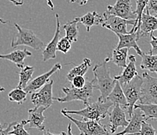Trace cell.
Instances as JSON below:
<instances>
[{
    "label": "cell",
    "mask_w": 157,
    "mask_h": 135,
    "mask_svg": "<svg viewBox=\"0 0 157 135\" xmlns=\"http://www.w3.org/2000/svg\"><path fill=\"white\" fill-rule=\"evenodd\" d=\"M78 20L75 17L72 21L66 23L63 26V29L65 32V37L69 39L72 43L76 42L78 38Z\"/></svg>",
    "instance_id": "d4e9b609"
},
{
    "label": "cell",
    "mask_w": 157,
    "mask_h": 135,
    "mask_svg": "<svg viewBox=\"0 0 157 135\" xmlns=\"http://www.w3.org/2000/svg\"><path fill=\"white\" fill-rule=\"evenodd\" d=\"M136 63V56H134L132 54H131L128 56V63L127 64V67L124 68V70L120 75L114 76V78L117 80L121 85H124L129 83L134 77H136L138 75Z\"/></svg>",
    "instance_id": "ac0fdd59"
},
{
    "label": "cell",
    "mask_w": 157,
    "mask_h": 135,
    "mask_svg": "<svg viewBox=\"0 0 157 135\" xmlns=\"http://www.w3.org/2000/svg\"><path fill=\"white\" fill-rule=\"evenodd\" d=\"M155 31H157V17L151 15L149 11L145 9L138 30L139 37L142 38L148 35H151Z\"/></svg>",
    "instance_id": "5bb4252c"
},
{
    "label": "cell",
    "mask_w": 157,
    "mask_h": 135,
    "mask_svg": "<svg viewBox=\"0 0 157 135\" xmlns=\"http://www.w3.org/2000/svg\"><path fill=\"white\" fill-rule=\"evenodd\" d=\"M115 35L119 39V42L116 48L120 49V48H127L130 49L132 48L136 51L138 55L140 56L142 55V50L137 44V42L140 39L138 31L132 32V33L124 34H124H115Z\"/></svg>",
    "instance_id": "9a60e30c"
},
{
    "label": "cell",
    "mask_w": 157,
    "mask_h": 135,
    "mask_svg": "<svg viewBox=\"0 0 157 135\" xmlns=\"http://www.w3.org/2000/svg\"><path fill=\"white\" fill-rule=\"evenodd\" d=\"M108 115L110 130L112 133H115L118 127H126L128 125L129 121L126 119L125 112L118 104L113 105L111 112H109Z\"/></svg>",
    "instance_id": "7c38bea8"
},
{
    "label": "cell",
    "mask_w": 157,
    "mask_h": 135,
    "mask_svg": "<svg viewBox=\"0 0 157 135\" xmlns=\"http://www.w3.org/2000/svg\"><path fill=\"white\" fill-rule=\"evenodd\" d=\"M42 135H66V133L65 132H62L59 134H54V133H52L49 130H43V134Z\"/></svg>",
    "instance_id": "74e56055"
},
{
    "label": "cell",
    "mask_w": 157,
    "mask_h": 135,
    "mask_svg": "<svg viewBox=\"0 0 157 135\" xmlns=\"http://www.w3.org/2000/svg\"><path fill=\"white\" fill-rule=\"evenodd\" d=\"M8 23V21H6V20H3L2 18H0V23H2V24H6Z\"/></svg>",
    "instance_id": "7bdbcfd3"
},
{
    "label": "cell",
    "mask_w": 157,
    "mask_h": 135,
    "mask_svg": "<svg viewBox=\"0 0 157 135\" xmlns=\"http://www.w3.org/2000/svg\"><path fill=\"white\" fill-rule=\"evenodd\" d=\"M107 9L108 14L124 20H136L137 19V15L132 9L131 0H117L114 5L107 6Z\"/></svg>",
    "instance_id": "30bf717a"
},
{
    "label": "cell",
    "mask_w": 157,
    "mask_h": 135,
    "mask_svg": "<svg viewBox=\"0 0 157 135\" xmlns=\"http://www.w3.org/2000/svg\"><path fill=\"white\" fill-rule=\"evenodd\" d=\"M71 44H72V42L67 39L66 37H63L61 39H59V43L57 45V51L66 54L70 50L71 45H72Z\"/></svg>",
    "instance_id": "4dcf8cb0"
},
{
    "label": "cell",
    "mask_w": 157,
    "mask_h": 135,
    "mask_svg": "<svg viewBox=\"0 0 157 135\" xmlns=\"http://www.w3.org/2000/svg\"><path fill=\"white\" fill-rule=\"evenodd\" d=\"M27 93L24 89L17 88L9 93L8 98L10 102H17L19 105H22L27 100Z\"/></svg>",
    "instance_id": "f1b7e54d"
},
{
    "label": "cell",
    "mask_w": 157,
    "mask_h": 135,
    "mask_svg": "<svg viewBox=\"0 0 157 135\" xmlns=\"http://www.w3.org/2000/svg\"><path fill=\"white\" fill-rule=\"evenodd\" d=\"M104 21L101 24L103 27L108 29L110 31L114 32V34H128L129 32L127 30V26L128 24L133 25L135 24V20H128L122 19L117 16L112 15L108 14L107 11L103 14Z\"/></svg>",
    "instance_id": "ba28073f"
},
{
    "label": "cell",
    "mask_w": 157,
    "mask_h": 135,
    "mask_svg": "<svg viewBox=\"0 0 157 135\" xmlns=\"http://www.w3.org/2000/svg\"><path fill=\"white\" fill-rule=\"evenodd\" d=\"M17 30V35L11 42V47L16 48L20 45H25L32 48L34 50H43L45 45L39 39L38 37L30 29L21 27L18 23H14Z\"/></svg>",
    "instance_id": "277c9868"
},
{
    "label": "cell",
    "mask_w": 157,
    "mask_h": 135,
    "mask_svg": "<svg viewBox=\"0 0 157 135\" xmlns=\"http://www.w3.org/2000/svg\"><path fill=\"white\" fill-rule=\"evenodd\" d=\"M27 124L28 121L25 120H21L20 123L16 122V124L13 126L12 130L9 132V133L10 135H30L27 130L24 128V127Z\"/></svg>",
    "instance_id": "f546056e"
},
{
    "label": "cell",
    "mask_w": 157,
    "mask_h": 135,
    "mask_svg": "<svg viewBox=\"0 0 157 135\" xmlns=\"http://www.w3.org/2000/svg\"><path fill=\"white\" fill-rule=\"evenodd\" d=\"M141 57L142 63L140 64V68L157 74V55H151L149 53L146 54L142 52Z\"/></svg>",
    "instance_id": "cb8c5ba5"
},
{
    "label": "cell",
    "mask_w": 157,
    "mask_h": 135,
    "mask_svg": "<svg viewBox=\"0 0 157 135\" xmlns=\"http://www.w3.org/2000/svg\"><path fill=\"white\" fill-rule=\"evenodd\" d=\"M145 9L151 15L157 17V0H149Z\"/></svg>",
    "instance_id": "836d02e7"
},
{
    "label": "cell",
    "mask_w": 157,
    "mask_h": 135,
    "mask_svg": "<svg viewBox=\"0 0 157 135\" xmlns=\"http://www.w3.org/2000/svg\"><path fill=\"white\" fill-rule=\"evenodd\" d=\"M66 135H73L72 133V124H71L68 125V131H67Z\"/></svg>",
    "instance_id": "f35d334b"
},
{
    "label": "cell",
    "mask_w": 157,
    "mask_h": 135,
    "mask_svg": "<svg viewBox=\"0 0 157 135\" xmlns=\"http://www.w3.org/2000/svg\"><path fill=\"white\" fill-rule=\"evenodd\" d=\"M141 104H157V77H152L147 72L142 73Z\"/></svg>",
    "instance_id": "52a82bcc"
},
{
    "label": "cell",
    "mask_w": 157,
    "mask_h": 135,
    "mask_svg": "<svg viewBox=\"0 0 157 135\" xmlns=\"http://www.w3.org/2000/svg\"><path fill=\"white\" fill-rule=\"evenodd\" d=\"M91 65H92L91 60L88 58H85L82 60V63L79 65H75V67L69 70V73H67L66 78L71 82L72 79L76 76H84Z\"/></svg>",
    "instance_id": "603a6c76"
},
{
    "label": "cell",
    "mask_w": 157,
    "mask_h": 135,
    "mask_svg": "<svg viewBox=\"0 0 157 135\" xmlns=\"http://www.w3.org/2000/svg\"><path fill=\"white\" fill-rule=\"evenodd\" d=\"M16 124V122H13L11 124H5L4 126H0V135H10L9 132L12 130V127L14 124Z\"/></svg>",
    "instance_id": "d590c367"
},
{
    "label": "cell",
    "mask_w": 157,
    "mask_h": 135,
    "mask_svg": "<svg viewBox=\"0 0 157 135\" xmlns=\"http://www.w3.org/2000/svg\"><path fill=\"white\" fill-rule=\"evenodd\" d=\"M139 108L143 113L146 121L149 120H157V104H136L134 109Z\"/></svg>",
    "instance_id": "4316f807"
},
{
    "label": "cell",
    "mask_w": 157,
    "mask_h": 135,
    "mask_svg": "<svg viewBox=\"0 0 157 135\" xmlns=\"http://www.w3.org/2000/svg\"><path fill=\"white\" fill-rule=\"evenodd\" d=\"M61 69H62V65L59 63L55 64L54 67L49 71L46 72V73H43L41 75L35 77L34 79H32L29 82L28 84L27 85V87L24 89V91L27 94H32L33 92H37V91L41 88L44 85H45L50 80L49 79H50V77L53 75L54 73H55L57 71L60 70Z\"/></svg>",
    "instance_id": "8fae6325"
},
{
    "label": "cell",
    "mask_w": 157,
    "mask_h": 135,
    "mask_svg": "<svg viewBox=\"0 0 157 135\" xmlns=\"http://www.w3.org/2000/svg\"><path fill=\"white\" fill-rule=\"evenodd\" d=\"M1 125H2V124H1V123H0V126H1Z\"/></svg>",
    "instance_id": "f6af8a7d"
},
{
    "label": "cell",
    "mask_w": 157,
    "mask_h": 135,
    "mask_svg": "<svg viewBox=\"0 0 157 135\" xmlns=\"http://www.w3.org/2000/svg\"><path fill=\"white\" fill-rule=\"evenodd\" d=\"M86 81V79L83 76H76L71 81L72 87L75 88H82L85 86Z\"/></svg>",
    "instance_id": "d6a6232c"
},
{
    "label": "cell",
    "mask_w": 157,
    "mask_h": 135,
    "mask_svg": "<svg viewBox=\"0 0 157 135\" xmlns=\"http://www.w3.org/2000/svg\"><path fill=\"white\" fill-rule=\"evenodd\" d=\"M128 51L129 49L127 48H120V49L115 48L112 51L111 55H108L107 58L108 59L109 62L111 61L117 67L124 69L127 67V59Z\"/></svg>",
    "instance_id": "44dd1931"
},
{
    "label": "cell",
    "mask_w": 157,
    "mask_h": 135,
    "mask_svg": "<svg viewBox=\"0 0 157 135\" xmlns=\"http://www.w3.org/2000/svg\"><path fill=\"white\" fill-rule=\"evenodd\" d=\"M47 108L44 107H34L33 108L29 109L28 114V129H37L40 131L44 130V126L43 125L44 121L45 120L46 117L44 116V112Z\"/></svg>",
    "instance_id": "e0dca14e"
},
{
    "label": "cell",
    "mask_w": 157,
    "mask_h": 135,
    "mask_svg": "<svg viewBox=\"0 0 157 135\" xmlns=\"http://www.w3.org/2000/svg\"><path fill=\"white\" fill-rule=\"evenodd\" d=\"M143 79L139 75L134 77L129 83L121 85L125 95L128 102L127 111L129 117H132L134 112V106L141 98V89H142Z\"/></svg>",
    "instance_id": "8992f818"
},
{
    "label": "cell",
    "mask_w": 157,
    "mask_h": 135,
    "mask_svg": "<svg viewBox=\"0 0 157 135\" xmlns=\"http://www.w3.org/2000/svg\"><path fill=\"white\" fill-rule=\"evenodd\" d=\"M61 113L72 121L80 131V135H115L109 131L107 127L101 124L100 122L94 120H78L67 114L64 111H61Z\"/></svg>",
    "instance_id": "5b68a950"
},
{
    "label": "cell",
    "mask_w": 157,
    "mask_h": 135,
    "mask_svg": "<svg viewBox=\"0 0 157 135\" xmlns=\"http://www.w3.org/2000/svg\"><path fill=\"white\" fill-rule=\"evenodd\" d=\"M149 0H136V10H135V13L137 15V19L135 20V24L133 27L129 31V33H132L134 31H137L139 30V26L140 24L141 17H142V13L144 12L145 9L146 8Z\"/></svg>",
    "instance_id": "83f0119b"
},
{
    "label": "cell",
    "mask_w": 157,
    "mask_h": 135,
    "mask_svg": "<svg viewBox=\"0 0 157 135\" xmlns=\"http://www.w3.org/2000/svg\"><path fill=\"white\" fill-rule=\"evenodd\" d=\"M113 103L110 101L106 102H97L94 103H89L84 108L81 110H69L67 108L62 109L67 114H72L82 117L86 120H94L100 122L102 119H104L109 113V109L113 106Z\"/></svg>",
    "instance_id": "7a4b0ae2"
},
{
    "label": "cell",
    "mask_w": 157,
    "mask_h": 135,
    "mask_svg": "<svg viewBox=\"0 0 157 135\" xmlns=\"http://www.w3.org/2000/svg\"><path fill=\"white\" fill-rule=\"evenodd\" d=\"M76 18L78 23H81L85 26L87 32L90 31V29L92 27L102 24L104 21L103 15H100L96 11L90 12V13H87L82 17H76Z\"/></svg>",
    "instance_id": "ffe728a7"
},
{
    "label": "cell",
    "mask_w": 157,
    "mask_h": 135,
    "mask_svg": "<svg viewBox=\"0 0 157 135\" xmlns=\"http://www.w3.org/2000/svg\"><path fill=\"white\" fill-rule=\"evenodd\" d=\"M143 121H146L143 113L139 108L134 109L133 114L130 117L128 125L123 131L117 133L115 135H134L141 130L142 124Z\"/></svg>",
    "instance_id": "2e32d148"
},
{
    "label": "cell",
    "mask_w": 157,
    "mask_h": 135,
    "mask_svg": "<svg viewBox=\"0 0 157 135\" xmlns=\"http://www.w3.org/2000/svg\"><path fill=\"white\" fill-rule=\"evenodd\" d=\"M96 88L95 80H89L86 79V84L82 88H62V92L65 94L64 97L54 98V101L56 100L59 102H69L73 101H81L85 105H88L89 100L93 96L94 90Z\"/></svg>",
    "instance_id": "3957f363"
},
{
    "label": "cell",
    "mask_w": 157,
    "mask_h": 135,
    "mask_svg": "<svg viewBox=\"0 0 157 135\" xmlns=\"http://www.w3.org/2000/svg\"><path fill=\"white\" fill-rule=\"evenodd\" d=\"M55 19H56V31H55V35L52 41L46 45L42 52L44 62H46L50 59H55L56 58L57 45L60 39V18L58 14H55Z\"/></svg>",
    "instance_id": "4fadbf2b"
},
{
    "label": "cell",
    "mask_w": 157,
    "mask_h": 135,
    "mask_svg": "<svg viewBox=\"0 0 157 135\" xmlns=\"http://www.w3.org/2000/svg\"><path fill=\"white\" fill-rule=\"evenodd\" d=\"M32 55V52L27 49H17L8 54H0V59L9 60L17 66L18 68H22L24 66V59L27 57Z\"/></svg>",
    "instance_id": "d6986e66"
},
{
    "label": "cell",
    "mask_w": 157,
    "mask_h": 135,
    "mask_svg": "<svg viewBox=\"0 0 157 135\" xmlns=\"http://www.w3.org/2000/svg\"><path fill=\"white\" fill-rule=\"evenodd\" d=\"M108 62V59L106 57L104 62L97 64L93 70L96 89L100 92V96L99 97L98 101L102 102L107 101V97L114 89L116 84L115 79L110 77V70L107 67Z\"/></svg>",
    "instance_id": "6da1fadb"
},
{
    "label": "cell",
    "mask_w": 157,
    "mask_h": 135,
    "mask_svg": "<svg viewBox=\"0 0 157 135\" xmlns=\"http://www.w3.org/2000/svg\"><path fill=\"white\" fill-rule=\"evenodd\" d=\"M5 91V88H4L3 87H2V86H0V93L2 92H4Z\"/></svg>",
    "instance_id": "ee69618b"
},
{
    "label": "cell",
    "mask_w": 157,
    "mask_h": 135,
    "mask_svg": "<svg viewBox=\"0 0 157 135\" xmlns=\"http://www.w3.org/2000/svg\"><path fill=\"white\" fill-rule=\"evenodd\" d=\"M34 67H30V66H24L20 68V71L19 72V77H20V81H19L17 88L20 89H25L29 82L32 80V76L34 72Z\"/></svg>",
    "instance_id": "484cf974"
},
{
    "label": "cell",
    "mask_w": 157,
    "mask_h": 135,
    "mask_svg": "<svg viewBox=\"0 0 157 135\" xmlns=\"http://www.w3.org/2000/svg\"><path fill=\"white\" fill-rule=\"evenodd\" d=\"M67 2H69V3H75V2H77L78 0H66Z\"/></svg>",
    "instance_id": "b9f144b4"
},
{
    "label": "cell",
    "mask_w": 157,
    "mask_h": 135,
    "mask_svg": "<svg viewBox=\"0 0 157 135\" xmlns=\"http://www.w3.org/2000/svg\"><path fill=\"white\" fill-rule=\"evenodd\" d=\"M10 2H12L15 6H21L24 5V0H9Z\"/></svg>",
    "instance_id": "8d00e7d4"
},
{
    "label": "cell",
    "mask_w": 157,
    "mask_h": 135,
    "mask_svg": "<svg viewBox=\"0 0 157 135\" xmlns=\"http://www.w3.org/2000/svg\"><path fill=\"white\" fill-rule=\"evenodd\" d=\"M89 0H81V2H80V3H79V5L81 6H84V5H86V4L87 3V2H88Z\"/></svg>",
    "instance_id": "60d3db41"
},
{
    "label": "cell",
    "mask_w": 157,
    "mask_h": 135,
    "mask_svg": "<svg viewBox=\"0 0 157 135\" xmlns=\"http://www.w3.org/2000/svg\"><path fill=\"white\" fill-rule=\"evenodd\" d=\"M156 135H157V134H156Z\"/></svg>",
    "instance_id": "bcb514c9"
},
{
    "label": "cell",
    "mask_w": 157,
    "mask_h": 135,
    "mask_svg": "<svg viewBox=\"0 0 157 135\" xmlns=\"http://www.w3.org/2000/svg\"><path fill=\"white\" fill-rule=\"evenodd\" d=\"M134 135H155V130L150 124H148L146 121H143L140 131Z\"/></svg>",
    "instance_id": "1f68e13d"
},
{
    "label": "cell",
    "mask_w": 157,
    "mask_h": 135,
    "mask_svg": "<svg viewBox=\"0 0 157 135\" xmlns=\"http://www.w3.org/2000/svg\"><path fill=\"white\" fill-rule=\"evenodd\" d=\"M107 101L111 102L113 105L118 104L121 106H123L124 108L127 109L128 102L127 100H126L125 95H124V92L122 90L120 83L117 80H116L115 86H114V89L112 90V92H110V94L107 97Z\"/></svg>",
    "instance_id": "7402d4cb"
},
{
    "label": "cell",
    "mask_w": 157,
    "mask_h": 135,
    "mask_svg": "<svg viewBox=\"0 0 157 135\" xmlns=\"http://www.w3.org/2000/svg\"><path fill=\"white\" fill-rule=\"evenodd\" d=\"M46 2H47L48 6L51 8V10H54V4L52 0H46Z\"/></svg>",
    "instance_id": "ab89813d"
},
{
    "label": "cell",
    "mask_w": 157,
    "mask_h": 135,
    "mask_svg": "<svg viewBox=\"0 0 157 135\" xmlns=\"http://www.w3.org/2000/svg\"><path fill=\"white\" fill-rule=\"evenodd\" d=\"M54 80H50L45 85L37 92L32 93L31 102L35 107H44L45 108H50L54 102L52 96Z\"/></svg>",
    "instance_id": "9c48e42d"
},
{
    "label": "cell",
    "mask_w": 157,
    "mask_h": 135,
    "mask_svg": "<svg viewBox=\"0 0 157 135\" xmlns=\"http://www.w3.org/2000/svg\"><path fill=\"white\" fill-rule=\"evenodd\" d=\"M150 37L151 41L149 42V44L152 46V48H151V50L149 51V53L151 54V55H157V36H155L152 34V35H150Z\"/></svg>",
    "instance_id": "e575fe53"
}]
</instances>
